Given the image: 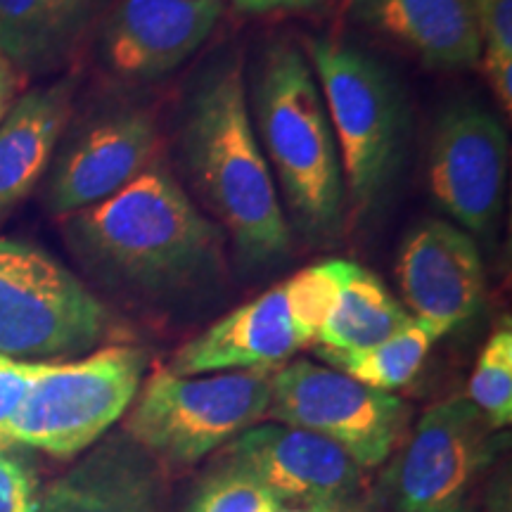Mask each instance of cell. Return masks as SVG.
I'll list each match as a JSON object with an SVG mask.
<instances>
[{"mask_svg":"<svg viewBox=\"0 0 512 512\" xmlns=\"http://www.w3.org/2000/svg\"><path fill=\"white\" fill-rule=\"evenodd\" d=\"M254 121L294 228L309 240L335 238L347 197L342 159L302 48L275 43L266 50L254 86Z\"/></svg>","mask_w":512,"mask_h":512,"instance_id":"3","label":"cell"},{"mask_svg":"<svg viewBox=\"0 0 512 512\" xmlns=\"http://www.w3.org/2000/svg\"><path fill=\"white\" fill-rule=\"evenodd\" d=\"M498 448L501 430H494L467 396L434 403L387 475L394 512H441L460 503Z\"/></svg>","mask_w":512,"mask_h":512,"instance_id":"10","label":"cell"},{"mask_svg":"<svg viewBox=\"0 0 512 512\" xmlns=\"http://www.w3.org/2000/svg\"><path fill=\"white\" fill-rule=\"evenodd\" d=\"M64 238L102 280L171 292L219 273L226 233L207 219L164 166L64 219Z\"/></svg>","mask_w":512,"mask_h":512,"instance_id":"1","label":"cell"},{"mask_svg":"<svg viewBox=\"0 0 512 512\" xmlns=\"http://www.w3.org/2000/svg\"><path fill=\"white\" fill-rule=\"evenodd\" d=\"M306 60L335 131L344 192L356 209L370 211L401 169L406 102L387 67L351 43L306 38Z\"/></svg>","mask_w":512,"mask_h":512,"instance_id":"4","label":"cell"},{"mask_svg":"<svg viewBox=\"0 0 512 512\" xmlns=\"http://www.w3.org/2000/svg\"><path fill=\"white\" fill-rule=\"evenodd\" d=\"M484 67L486 81L494 88L496 100L505 112L512 110V60H479Z\"/></svg>","mask_w":512,"mask_h":512,"instance_id":"27","label":"cell"},{"mask_svg":"<svg viewBox=\"0 0 512 512\" xmlns=\"http://www.w3.org/2000/svg\"><path fill=\"white\" fill-rule=\"evenodd\" d=\"M510 145L496 114L458 102L441 114L430 150V190L465 233L496 226L508 185Z\"/></svg>","mask_w":512,"mask_h":512,"instance_id":"11","label":"cell"},{"mask_svg":"<svg viewBox=\"0 0 512 512\" xmlns=\"http://www.w3.org/2000/svg\"><path fill=\"white\" fill-rule=\"evenodd\" d=\"M396 278L408 313L446 335L484 304V264L477 242L451 221H425L406 235Z\"/></svg>","mask_w":512,"mask_h":512,"instance_id":"14","label":"cell"},{"mask_svg":"<svg viewBox=\"0 0 512 512\" xmlns=\"http://www.w3.org/2000/svg\"><path fill=\"white\" fill-rule=\"evenodd\" d=\"M479 60H512V0H477Z\"/></svg>","mask_w":512,"mask_h":512,"instance_id":"25","label":"cell"},{"mask_svg":"<svg viewBox=\"0 0 512 512\" xmlns=\"http://www.w3.org/2000/svg\"><path fill=\"white\" fill-rule=\"evenodd\" d=\"M147 370L138 347H105L76 361L48 363L0 439L3 448H36L74 458L98 444L136 401Z\"/></svg>","mask_w":512,"mask_h":512,"instance_id":"6","label":"cell"},{"mask_svg":"<svg viewBox=\"0 0 512 512\" xmlns=\"http://www.w3.org/2000/svg\"><path fill=\"white\" fill-rule=\"evenodd\" d=\"M76 83L69 76L19 95L0 124V221L34 192L69 124Z\"/></svg>","mask_w":512,"mask_h":512,"instance_id":"18","label":"cell"},{"mask_svg":"<svg viewBox=\"0 0 512 512\" xmlns=\"http://www.w3.org/2000/svg\"><path fill=\"white\" fill-rule=\"evenodd\" d=\"M441 512H477V510L472 508V505H467L465 501H460V503L448 505V508H446V510H441Z\"/></svg>","mask_w":512,"mask_h":512,"instance_id":"31","label":"cell"},{"mask_svg":"<svg viewBox=\"0 0 512 512\" xmlns=\"http://www.w3.org/2000/svg\"><path fill=\"white\" fill-rule=\"evenodd\" d=\"M349 12L430 67L467 69L482 57L477 0H349Z\"/></svg>","mask_w":512,"mask_h":512,"instance_id":"17","label":"cell"},{"mask_svg":"<svg viewBox=\"0 0 512 512\" xmlns=\"http://www.w3.org/2000/svg\"><path fill=\"white\" fill-rule=\"evenodd\" d=\"M41 512H164L162 465L119 434L50 484Z\"/></svg>","mask_w":512,"mask_h":512,"instance_id":"16","label":"cell"},{"mask_svg":"<svg viewBox=\"0 0 512 512\" xmlns=\"http://www.w3.org/2000/svg\"><path fill=\"white\" fill-rule=\"evenodd\" d=\"M183 157L197 195L242 261H283L292 230L256 138L240 64L216 69L197 86L185 112Z\"/></svg>","mask_w":512,"mask_h":512,"instance_id":"2","label":"cell"},{"mask_svg":"<svg viewBox=\"0 0 512 512\" xmlns=\"http://www.w3.org/2000/svg\"><path fill=\"white\" fill-rule=\"evenodd\" d=\"M102 0H0V53L27 74L67 60Z\"/></svg>","mask_w":512,"mask_h":512,"instance_id":"19","label":"cell"},{"mask_svg":"<svg viewBox=\"0 0 512 512\" xmlns=\"http://www.w3.org/2000/svg\"><path fill=\"white\" fill-rule=\"evenodd\" d=\"M221 12V0H119L102 24V60L121 79H162L200 50Z\"/></svg>","mask_w":512,"mask_h":512,"instance_id":"15","label":"cell"},{"mask_svg":"<svg viewBox=\"0 0 512 512\" xmlns=\"http://www.w3.org/2000/svg\"><path fill=\"white\" fill-rule=\"evenodd\" d=\"M41 486L17 448L0 451V512H41Z\"/></svg>","mask_w":512,"mask_h":512,"instance_id":"24","label":"cell"},{"mask_svg":"<svg viewBox=\"0 0 512 512\" xmlns=\"http://www.w3.org/2000/svg\"><path fill=\"white\" fill-rule=\"evenodd\" d=\"M467 399L489 420L494 430H505L512 422V330L501 325L484 344L472 370Z\"/></svg>","mask_w":512,"mask_h":512,"instance_id":"22","label":"cell"},{"mask_svg":"<svg viewBox=\"0 0 512 512\" xmlns=\"http://www.w3.org/2000/svg\"><path fill=\"white\" fill-rule=\"evenodd\" d=\"M266 418L330 439L368 470L382 465L401 444L411 406L339 370L294 361L275 368Z\"/></svg>","mask_w":512,"mask_h":512,"instance_id":"9","label":"cell"},{"mask_svg":"<svg viewBox=\"0 0 512 512\" xmlns=\"http://www.w3.org/2000/svg\"><path fill=\"white\" fill-rule=\"evenodd\" d=\"M235 8L242 12H252V15H266V12L278 10H309L325 0H230Z\"/></svg>","mask_w":512,"mask_h":512,"instance_id":"29","label":"cell"},{"mask_svg":"<svg viewBox=\"0 0 512 512\" xmlns=\"http://www.w3.org/2000/svg\"><path fill=\"white\" fill-rule=\"evenodd\" d=\"M344 261L309 266L252 302L238 306L171 356L169 373L209 375L275 368L316 344L335 302Z\"/></svg>","mask_w":512,"mask_h":512,"instance_id":"7","label":"cell"},{"mask_svg":"<svg viewBox=\"0 0 512 512\" xmlns=\"http://www.w3.org/2000/svg\"><path fill=\"white\" fill-rule=\"evenodd\" d=\"M219 463L266 486L280 503H344L363 482V467L330 439L299 427L254 425L223 446Z\"/></svg>","mask_w":512,"mask_h":512,"instance_id":"12","label":"cell"},{"mask_svg":"<svg viewBox=\"0 0 512 512\" xmlns=\"http://www.w3.org/2000/svg\"><path fill=\"white\" fill-rule=\"evenodd\" d=\"M219 470L209 472L197 484L188 512H278L285 508L266 486L245 472L216 463Z\"/></svg>","mask_w":512,"mask_h":512,"instance_id":"23","label":"cell"},{"mask_svg":"<svg viewBox=\"0 0 512 512\" xmlns=\"http://www.w3.org/2000/svg\"><path fill=\"white\" fill-rule=\"evenodd\" d=\"M278 512H347L342 503H302L294 508H280Z\"/></svg>","mask_w":512,"mask_h":512,"instance_id":"30","label":"cell"},{"mask_svg":"<svg viewBox=\"0 0 512 512\" xmlns=\"http://www.w3.org/2000/svg\"><path fill=\"white\" fill-rule=\"evenodd\" d=\"M107 328L105 304L67 266L41 247L0 238V354L57 363L88 354Z\"/></svg>","mask_w":512,"mask_h":512,"instance_id":"8","label":"cell"},{"mask_svg":"<svg viewBox=\"0 0 512 512\" xmlns=\"http://www.w3.org/2000/svg\"><path fill=\"white\" fill-rule=\"evenodd\" d=\"M48 363L17 361V358L0 354V439H3L5 427L22 406L24 396L29 394L31 384L43 373Z\"/></svg>","mask_w":512,"mask_h":512,"instance_id":"26","label":"cell"},{"mask_svg":"<svg viewBox=\"0 0 512 512\" xmlns=\"http://www.w3.org/2000/svg\"><path fill=\"white\" fill-rule=\"evenodd\" d=\"M157 147V124L150 112L102 114L81 128L55 159L46 195L50 214L67 219L112 197L155 164Z\"/></svg>","mask_w":512,"mask_h":512,"instance_id":"13","label":"cell"},{"mask_svg":"<svg viewBox=\"0 0 512 512\" xmlns=\"http://www.w3.org/2000/svg\"><path fill=\"white\" fill-rule=\"evenodd\" d=\"M347 512H351V510H347Z\"/></svg>","mask_w":512,"mask_h":512,"instance_id":"32","label":"cell"},{"mask_svg":"<svg viewBox=\"0 0 512 512\" xmlns=\"http://www.w3.org/2000/svg\"><path fill=\"white\" fill-rule=\"evenodd\" d=\"M24 76L19 69L12 64L8 57L0 53V124L8 117L12 105L17 102V93L22 88Z\"/></svg>","mask_w":512,"mask_h":512,"instance_id":"28","label":"cell"},{"mask_svg":"<svg viewBox=\"0 0 512 512\" xmlns=\"http://www.w3.org/2000/svg\"><path fill=\"white\" fill-rule=\"evenodd\" d=\"M411 318L375 273L344 261L337 297L320 325L316 344L325 351L370 349L411 323Z\"/></svg>","mask_w":512,"mask_h":512,"instance_id":"20","label":"cell"},{"mask_svg":"<svg viewBox=\"0 0 512 512\" xmlns=\"http://www.w3.org/2000/svg\"><path fill=\"white\" fill-rule=\"evenodd\" d=\"M275 368L174 375L155 370L131 403L124 432L159 465L190 467L259 425Z\"/></svg>","mask_w":512,"mask_h":512,"instance_id":"5","label":"cell"},{"mask_svg":"<svg viewBox=\"0 0 512 512\" xmlns=\"http://www.w3.org/2000/svg\"><path fill=\"white\" fill-rule=\"evenodd\" d=\"M444 335L446 332L437 325L411 318V323H406L399 332L375 347L361 351L318 349V356L332 370L349 375L351 380L392 394L415 380L432 347Z\"/></svg>","mask_w":512,"mask_h":512,"instance_id":"21","label":"cell"}]
</instances>
